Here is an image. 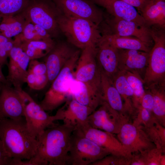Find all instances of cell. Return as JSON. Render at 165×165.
I'll use <instances>...</instances> for the list:
<instances>
[{"label": "cell", "mask_w": 165, "mask_h": 165, "mask_svg": "<svg viewBox=\"0 0 165 165\" xmlns=\"http://www.w3.org/2000/svg\"><path fill=\"white\" fill-rule=\"evenodd\" d=\"M75 127L63 123L46 129L37 138L36 154L27 165H67L72 134Z\"/></svg>", "instance_id": "6da1fadb"}, {"label": "cell", "mask_w": 165, "mask_h": 165, "mask_svg": "<svg viewBox=\"0 0 165 165\" xmlns=\"http://www.w3.org/2000/svg\"><path fill=\"white\" fill-rule=\"evenodd\" d=\"M0 138L13 159L28 160L36 153L38 141L28 131L25 118L14 120L0 118Z\"/></svg>", "instance_id": "7a4b0ae2"}, {"label": "cell", "mask_w": 165, "mask_h": 165, "mask_svg": "<svg viewBox=\"0 0 165 165\" xmlns=\"http://www.w3.org/2000/svg\"><path fill=\"white\" fill-rule=\"evenodd\" d=\"M57 21L67 42L81 50L89 46H96L102 37L99 26L87 19L60 13Z\"/></svg>", "instance_id": "3957f363"}, {"label": "cell", "mask_w": 165, "mask_h": 165, "mask_svg": "<svg viewBox=\"0 0 165 165\" xmlns=\"http://www.w3.org/2000/svg\"><path fill=\"white\" fill-rule=\"evenodd\" d=\"M80 53L78 49L51 82L39 103L46 111L54 110L65 103L69 96L72 95V87L75 80L74 73Z\"/></svg>", "instance_id": "277c9868"}, {"label": "cell", "mask_w": 165, "mask_h": 165, "mask_svg": "<svg viewBox=\"0 0 165 165\" xmlns=\"http://www.w3.org/2000/svg\"><path fill=\"white\" fill-rule=\"evenodd\" d=\"M96 46L81 50L74 73L75 79L83 84L95 100L102 101L101 70L96 57Z\"/></svg>", "instance_id": "5b68a950"}, {"label": "cell", "mask_w": 165, "mask_h": 165, "mask_svg": "<svg viewBox=\"0 0 165 165\" xmlns=\"http://www.w3.org/2000/svg\"><path fill=\"white\" fill-rule=\"evenodd\" d=\"M154 45L149 53L143 79L146 87L165 83V29L150 28Z\"/></svg>", "instance_id": "8992f818"}, {"label": "cell", "mask_w": 165, "mask_h": 165, "mask_svg": "<svg viewBox=\"0 0 165 165\" xmlns=\"http://www.w3.org/2000/svg\"><path fill=\"white\" fill-rule=\"evenodd\" d=\"M21 13L26 20L43 28L52 38L61 33L57 21L60 12L52 0H30Z\"/></svg>", "instance_id": "52a82bcc"}, {"label": "cell", "mask_w": 165, "mask_h": 165, "mask_svg": "<svg viewBox=\"0 0 165 165\" xmlns=\"http://www.w3.org/2000/svg\"><path fill=\"white\" fill-rule=\"evenodd\" d=\"M110 154L108 150L74 130L71 136L68 165H91Z\"/></svg>", "instance_id": "ba28073f"}, {"label": "cell", "mask_w": 165, "mask_h": 165, "mask_svg": "<svg viewBox=\"0 0 165 165\" xmlns=\"http://www.w3.org/2000/svg\"><path fill=\"white\" fill-rule=\"evenodd\" d=\"M24 103L27 127L31 135L36 138L46 129L57 125L55 121L61 120L58 110L54 115H49L30 95Z\"/></svg>", "instance_id": "9c48e42d"}, {"label": "cell", "mask_w": 165, "mask_h": 165, "mask_svg": "<svg viewBox=\"0 0 165 165\" xmlns=\"http://www.w3.org/2000/svg\"><path fill=\"white\" fill-rule=\"evenodd\" d=\"M130 119L129 116L118 112L102 101L89 116L87 124L92 127L116 134Z\"/></svg>", "instance_id": "30bf717a"}, {"label": "cell", "mask_w": 165, "mask_h": 165, "mask_svg": "<svg viewBox=\"0 0 165 165\" xmlns=\"http://www.w3.org/2000/svg\"><path fill=\"white\" fill-rule=\"evenodd\" d=\"M61 13L87 19L99 26L103 12L91 0H52Z\"/></svg>", "instance_id": "8fae6325"}, {"label": "cell", "mask_w": 165, "mask_h": 165, "mask_svg": "<svg viewBox=\"0 0 165 165\" xmlns=\"http://www.w3.org/2000/svg\"><path fill=\"white\" fill-rule=\"evenodd\" d=\"M117 138L129 155L156 147L145 131L129 121L122 126Z\"/></svg>", "instance_id": "7c38bea8"}, {"label": "cell", "mask_w": 165, "mask_h": 165, "mask_svg": "<svg viewBox=\"0 0 165 165\" xmlns=\"http://www.w3.org/2000/svg\"><path fill=\"white\" fill-rule=\"evenodd\" d=\"M105 22L106 27L102 31L119 36H133L150 45L153 42L150 28L146 26L111 16L106 17Z\"/></svg>", "instance_id": "4fadbf2b"}, {"label": "cell", "mask_w": 165, "mask_h": 165, "mask_svg": "<svg viewBox=\"0 0 165 165\" xmlns=\"http://www.w3.org/2000/svg\"><path fill=\"white\" fill-rule=\"evenodd\" d=\"M9 58V62L7 65L8 73L6 79L15 89L21 90L25 83L30 59L19 45L15 44Z\"/></svg>", "instance_id": "5bb4252c"}, {"label": "cell", "mask_w": 165, "mask_h": 165, "mask_svg": "<svg viewBox=\"0 0 165 165\" xmlns=\"http://www.w3.org/2000/svg\"><path fill=\"white\" fill-rule=\"evenodd\" d=\"M2 84L0 92V118L24 119V103L19 90Z\"/></svg>", "instance_id": "9a60e30c"}, {"label": "cell", "mask_w": 165, "mask_h": 165, "mask_svg": "<svg viewBox=\"0 0 165 165\" xmlns=\"http://www.w3.org/2000/svg\"><path fill=\"white\" fill-rule=\"evenodd\" d=\"M77 132L106 149L111 154L130 156L117 138L111 133L91 127L88 124L76 127Z\"/></svg>", "instance_id": "2e32d148"}, {"label": "cell", "mask_w": 165, "mask_h": 165, "mask_svg": "<svg viewBox=\"0 0 165 165\" xmlns=\"http://www.w3.org/2000/svg\"><path fill=\"white\" fill-rule=\"evenodd\" d=\"M76 48L67 41L55 43L44 57L49 82L51 83L67 62L78 49Z\"/></svg>", "instance_id": "e0dca14e"}, {"label": "cell", "mask_w": 165, "mask_h": 165, "mask_svg": "<svg viewBox=\"0 0 165 165\" xmlns=\"http://www.w3.org/2000/svg\"><path fill=\"white\" fill-rule=\"evenodd\" d=\"M96 57L101 70L112 80L118 71V49L102 36L96 46Z\"/></svg>", "instance_id": "ac0fdd59"}, {"label": "cell", "mask_w": 165, "mask_h": 165, "mask_svg": "<svg viewBox=\"0 0 165 165\" xmlns=\"http://www.w3.org/2000/svg\"><path fill=\"white\" fill-rule=\"evenodd\" d=\"M91 1L96 5L103 7L111 16L146 26L143 18L136 9L120 0Z\"/></svg>", "instance_id": "d6986e66"}, {"label": "cell", "mask_w": 165, "mask_h": 165, "mask_svg": "<svg viewBox=\"0 0 165 165\" xmlns=\"http://www.w3.org/2000/svg\"><path fill=\"white\" fill-rule=\"evenodd\" d=\"M65 103L58 110L64 123L75 127L87 124L88 117L94 111L92 109L81 104L73 97Z\"/></svg>", "instance_id": "ffe728a7"}, {"label": "cell", "mask_w": 165, "mask_h": 165, "mask_svg": "<svg viewBox=\"0 0 165 165\" xmlns=\"http://www.w3.org/2000/svg\"><path fill=\"white\" fill-rule=\"evenodd\" d=\"M118 71L137 72L140 74L146 68L149 53L134 50L118 49Z\"/></svg>", "instance_id": "44dd1931"}, {"label": "cell", "mask_w": 165, "mask_h": 165, "mask_svg": "<svg viewBox=\"0 0 165 165\" xmlns=\"http://www.w3.org/2000/svg\"><path fill=\"white\" fill-rule=\"evenodd\" d=\"M140 12L147 27L165 29V0H148Z\"/></svg>", "instance_id": "7402d4cb"}, {"label": "cell", "mask_w": 165, "mask_h": 165, "mask_svg": "<svg viewBox=\"0 0 165 165\" xmlns=\"http://www.w3.org/2000/svg\"><path fill=\"white\" fill-rule=\"evenodd\" d=\"M101 70L102 101L105 102L112 108L118 112L128 116L124 112L123 100L112 80Z\"/></svg>", "instance_id": "603a6c76"}, {"label": "cell", "mask_w": 165, "mask_h": 165, "mask_svg": "<svg viewBox=\"0 0 165 165\" xmlns=\"http://www.w3.org/2000/svg\"><path fill=\"white\" fill-rule=\"evenodd\" d=\"M102 36L118 49L134 50L149 53L151 45L140 39L131 36H121L102 31Z\"/></svg>", "instance_id": "cb8c5ba5"}, {"label": "cell", "mask_w": 165, "mask_h": 165, "mask_svg": "<svg viewBox=\"0 0 165 165\" xmlns=\"http://www.w3.org/2000/svg\"><path fill=\"white\" fill-rule=\"evenodd\" d=\"M112 80L121 97L125 113L130 118L136 110L133 103V92L124 72L118 71Z\"/></svg>", "instance_id": "d4e9b609"}, {"label": "cell", "mask_w": 165, "mask_h": 165, "mask_svg": "<svg viewBox=\"0 0 165 165\" xmlns=\"http://www.w3.org/2000/svg\"><path fill=\"white\" fill-rule=\"evenodd\" d=\"M25 22L21 13L0 15V33L9 38L15 37L22 32Z\"/></svg>", "instance_id": "484cf974"}, {"label": "cell", "mask_w": 165, "mask_h": 165, "mask_svg": "<svg viewBox=\"0 0 165 165\" xmlns=\"http://www.w3.org/2000/svg\"><path fill=\"white\" fill-rule=\"evenodd\" d=\"M55 43L52 39L25 41L17 45L31 60L44 57L53 48Z\"/></svg>", "instance_id": "4316f807"}, {"label": "cell", "mask_w": 165, "mask_h": 165, "mask_svg": "<svg viewBox=\"0 0 165 165\" xmlns=\"http://www.w3.org/2000/svg\"><path fill=\"white\" fill-rule=\"evenodd\" d=\"M146 87L153 98L152 113L157 121L165 127V83L153 84Z\"/></svg>", "instance_id": "83f0119b"}, {"label": "cell", "mask_w": 165, "mask_h": 165, "mask_svg": "<svg viewBox=\"0 0 165 165\" xmlns=\"http://www.w3.org/2000/svg\"><path fill=\"white\" fill-rule=\"evenodd\" d=\"M123 72L133 91V103L136 109L141 105L142 98L145 93V87L143 79L137 72Z\"/></svg>", "instance_id": "f1b7e54d"}, {"label": "cell", "mask_w": 165, "mask_h": 165, "mask_svg": "<svg viewBox=\"0 0 165 165\" xmlns=\"http://www.w3.org/2000/svg\"><path fill=\"white\" fill-rule=\"evenodd\" d=\"M140 127L156 147L165 150V127L156 120L149 127Z\"/></svg>", "instance_id": "f546056e"}, {"label": "cell", "mask_w": 165, "mask_h": 165, "mask_svg": "<svg viewBox=\"0 0 165 165\" xmlns=\"http://www.w3.org/2000/svg\"><path fill=\"white\" fill-rule=\"evenodd\" d=\"M30 0H0V15L21 13Z\"/></svg>", "instance_id": "4dcf8cb0"}, {"label": "cell", "mask_w": 165, "mask_h": 165, "mask_svg": "<svg viewBox=\"0 0 165 165\" xmlns=\"http://www.w3.org/2000/svg\"><path fill=\"white\" fill-rule=\"evenodd\" d=\"M131 118L132 123L137 126L149 127L156 120L151 112L141 105L136 108Z\"/></svg>", "instance_id": "1f68e13d"}, {"label": "cell", "mask_w": 165, "mask_h": 165, "mask_svg": "<svg viewBox=\"0 0 165 165\" xmlns=\"http://www.w3.org/2000/svg\"><path fill=\"white\" fill-rule=\"evenodd\" d=\"M141 153L145 165H165V150L155 147Z\"/></svg>", "instance_id": "d6a6232c"}, {"label": "cell", "mask_w": 165, "mask_h": 165, "mask_svg": "<svg viewBox=\"0 0 165 165\" xmlns=\"http://www.w3.org/2000/svg\"><path fill=\"white\" fill-rule=\"evenodd\" d=\"M15 37L14 43L16 44L25 41L42 40L37 33L34 24L26 20L22 31Z\"/></svg>", "instance_id": "836d02e7"}, {"label": "cell", "mask_w": 165, "mask_h": 165, "mask_svg": "<svg viewBox=\"0 0 165 165\" xmlns=\"http://www.w3.org/2000/svg\"><path fill=\"white\" fill-rule=\"evenodd\" d=\"M132 156L110 154L91 165H130Z\"/></svg>", "instance_id": "e575fe53"}, {"label": "cell", "mask_w": 165, "mask_h": 165, "mask_svg": "<svg viewBox=\"0 0 165 165\" xmlns=\"http://www.w3.org/2000/svg\"><path fill=\"white\" fill-rule=\"evenodd\" d=\"M48 82L47 74L36 75L28 72L25 83L31 89L38 90H41Z\"/></svg>", "instance_id": "d590c367"}, {"label": "cell", "mask_w": 165, "mask_h": 165, "mask_svg": "<svg viewBox=\"0 0 165 165\" xmlns=\"http://www.w3.org/2000/svg\"><path fill=\"white\" fill-rule=\"evenodd\" d=\"M28 71L36 75L47 74V69L44 62H40L37 59L30 61Z\"/></svg>", "instance_id": "8d00e7d4"}, {"label": "cell", "mask_w": 165, "mask_h": 165, "mask_svg": "<svg viewBox=\"0 0 165 165\" xmlns=\"http://www.w3.org/2000/svg\"><path fill=\"white\" fill-rule=\"evenodd\" d=\"M14 46V40L11 39L5 44L0 46V64L2 66L7 64V58Z\"/></svg>", "instance_id": "74e56055"}, {"label": "cell", "mask_w": 165, "mask_h": 165, "mask_svg": "<svg viewBox=\"0 0 165 165\" xmlns=\"http://www.w3.org/2000/svg\"><path fill=\"white\" fill-rule=\"evenodd\" d=\"M153 104L152 94L149 89L145 87V93L142 98L141 105L152 113Z\"/></svg>", "instance_id": "f35d334b"}, {"label": "cell", "mask_w": 165, "mask_h": 165, "mask_svg": "<svg viewBox=\"0 0 165 165\" xmlns=\"http://www.w3.org/2000/svg\"><path fill=\"white\" fill-rule=\"evenodd\" d=\"M13 158L5 150L0 138V165H11Z\"/></svg>", "instance_id": "ab89813d"}, {"label": "cell", "mask_w": 165, "mask_h": 165, "mask_svg": "<svg viewBox=\"0 0 165 165\" xmlns=\"http://www.w3.org/2000/svg\"><path fill=\"white\" fill-rule=\"evenodd\" d=\"M130 5L139 11L142 9L148 0H120Z\"/></svg>", "instance_id": "60d3db41"}, {"label": "cell", "mask_w": 165, "mask_h": 165, "mask_svg": "<svg viewBox=\"0 0 165 165\" xmlns=\"http://www.w3.org/2000/svg\"><path fill=\"white\" fill-rule=\"evenodd\" d=\"M34 24L37 33L42 40H48L52 39V38L43 28L39 25Z\"/></svg>", "instance_id": "b9f144b4"}, {"label": "cell", "mask_w": 165, "mask_h": 165, "mask_svg": "<svg viewBox=\"0 0 165 165\" xmlns=\"http://www.w3.org/2000/svg\"><path fill=\"white\" fill-rule=\"evenodd\" d=\"M130 165H145L143 156L141 152L132 154Z\"/></svg>", "instance_id": "7bdbcfd3"}, {"label": "cell", "mask_w": 165, "mask_h": 165, "mask_svg": "<svg viewBox=\"0 0 165 165\" xmlns=\"http://www.w3.org/2000/svg\"><path fill=\"white\" fill-rule=\"evenodd\" d=\"M2 65L0 64V82L3 84L11 85L8 81L6 77L2 73Z\"/></svg>", "instance_id": "ee69618b"}, {"label": "cell", "mask_w": 165, "mask_h": 165, "mask_svg": "<svg viewBox=\"0 0 165 165\" xmlns=\"http://www.w3.org/2000/svg\"><path fill=\"white\" fill-rule=\"evenodd\" d=\"M2 84L3 83H2L0 82V91L2 88Z\"/></svg>", "instance_id": "f6af8a7d"}]
</instances>
